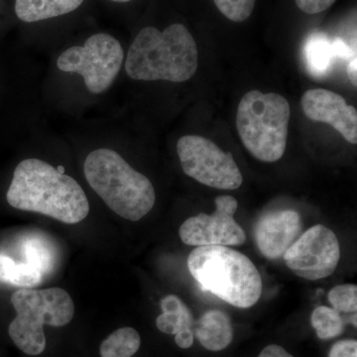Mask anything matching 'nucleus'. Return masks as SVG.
<instances>
[{"instance_id": "a878e982", "label": "nucleus", "mask_w": 357, "mask_h": 357, "mask_svg": "<svg viewBox=\"0 0 357 357\" xmlns=\"http://www.w3.org/2000/svg\"><path fill=\"white\" fill-rule=\"evenodd\" d=\"M194 330L184 331L175 335V342L181 349H190L194 344Z\"/></svg>"}, {"instance_id": "1a4fd4ad", "label": "nucleus", "mask_w": 357, "mask_h": 357, "mask_svg": "<svg viewBox=\"0 0 357 357\" xmlns=\"http://www.w3.org/2000/svg\"><path fill=\"white\" fill-rule=\"evenodd\" d=\"M294 273L310 281L331 276L340 259V243L335 232L317 225L301 234L283 255Z\"/></svg>"}, {"instance_id": "aec40b11", "label": "nucleus", "mask_w": 357, "mask_h": 357, "mask_svg": "<svg viewBox=\"0 0 357 357\" xmlns=\"http://www.w3.org/2000/svg\"><path fill=\"white\" fill-rule=\"evenodd\" d=\"M25 262L37 268L42 274L48 273L54 264L53 250L47 241L40 237H29L22 245Z\"/></svg>"}, {"instance_id": "f03ea898", "label": "nucleus", "mask_w": 357, "mask_h": 357, "mask_svg": "<svg viewBox=\"0 0 357 357\" xmlns=\"http://www.w3.org/2000/svg\"><path fill=\"white\" fill-rule=\"evenodd\" d=\"M199 52L187 27L175 23L160 31L143 28L129 48L126 70L136 81L183 83L196 74Z\"/></svg>"}, {"instance_id": "9b49d317", "label": "nucleus", "mask_w": 357, "mask_h": 357, "mask_svg": "<svg viewBox=\"0 0 357 357\" xmlns=\"http://www.w3.org/2000/svg\"><path fill=\"white\" fill-rule=\"evenodd\" d=\"M304 114L314 121L330 124L345 140L357 143V112L338 93L325 89L307 91L301 100Z\"/></svg>"}, {"instance_id": "7ed1b4c3", "label": "nucleus", "mask_w": 357, "mask_h": 357, "mask_svg": "<svg viewBox=\"0 0 357 357\" xmlns=\"http://www.w3.org/2000/svg\"><path fill=\"white\" fill-rule=\"evenodd\" d=\"M188 268L204 291L232 306L246 309L261 297V275L255 263L227 246H198L188 258Z\"/></svg>"}, {"instance_id": "39448f33", "label": "nucleus", "mask_w": 357, "mask_h": 357, "mask_svg": "<svg viewBox=\"0 0 357 357\" xmlns=\"http://www.w3.org/2000/svg\"><path fill=\"white\" fill-rule=\"evenodd\" d=\"M290 116V105L284 96L249 91L237 109L239 137L256 159L273 163L285 153Z\"/></svg>"}, {"instance_id": "f8f14e48", "label": "nucleus", "mask_w": 357, "mask_h": 357, "mask_svg": "<svg viewBox=\"0 0 357 357\" xmlns=\"http://www.w3.org/2000/svg\"><path fill=\"white\" fill-rule=\"evenodd\" d=\"M302 229V220L297 211H272L260 218L256 225V244L265 257L278 259L299 238Z\"/></svg>"}, {"instance_id": "6e6552de", "label": "nucleus", "mask_w": 357, "mask_h": 357, "mask_svg": "<svg viewBox=\"0 0 357 357\" xmlns=\"http://www.w3.org/2000/svg\"><path fill=\"white\" fill-rule=\"evenodd\" d=\"M177 152L185 175L201 184L220 190H236L243 174L229 152L199 135H185L177 143Z\"/></svg>"}, {"instance_id": "ddd939ff", "label": "nucleus", "mask_w": 357, "mask_h": 357, "mask_svg": "<svg viewBox=\"0 0 357 357\" xmlns=\"http://www.w3.org/2000/svg\"><path fill=\"white\" fill-rule=\"evenodd\" d=\"M194 335L208 351H222L229 347L234 338L231 319L227 312L210 310L195 323Z\"/></svg>"}, {"instance_id": "dca6fc26", "label": "nucleus", "mask_w": 357, "mask_h": 357, "mask_svg": "<svg viewBox=\"0 0 357 357\" xmlns=\"http://www.w3.org/2000/svg\"><path fill=\"white\" fill-rule=\"evenodd\" d=\"M305 61L307 69L314 77H323L328 74L333 63L337 60L333 40H330L325 34H312L304 49Z\"/></svg>"}, {"instance_id": "2eb2a0df", "label": "nucleus", "mask_w": 357, "mask_h": 357, "mask_svg": "<svg viewBox=\"0 0 357 357\" xmlns=\"http://www.w3.org/2000/svg\"><path fill=\"white\" fill-rule=\"evenodd\" d=\"M162 314L156 319L160 332L177 335L184 331L194 330L195 321L191 311L177 296L169 295L161 301Z\"/></svg>"}, {"instance_id": "6ab92c4d", "label": "nucleus", "mask_w": 357, "mask_h": 357, "mask_svg": "<svg viewBox=\"0 0 357 357\" xmlns=\"http://www.w3.org/2000/svg\"><path fill=\"white\" fill-rule=\"evenodd\" d=\"M311 323L321 340L340 337L344 331V318L333 307H317L312 312Z\"/></svg>"}, {"instance_id": "f257e3e1", "label": "nucleus", "mask_w": 357, "mask_h": 357, "mask_svg": "<svg viewBox=\"0 0 357 357\" xmlns=\"http://www.w3.org/2000/svg\"><path fill=\"white\" fill-rule=\"evenodd\" d=\"M6 198L14 208L42 213L68 225L81 222L89 211L88 198L79 183L39 159L18 164Z\"/></svg>"}, {"instance_id": "bb28decb", "label": "nucleus", "mask_w": 357, "mask_h": 357, "mask_svg": "<svg viewBox=\"0 0 357 357\" xmlns=\"http://www.w3.org/2000/svg\"><path fill=\"white\" fill-rule=\"evenodd\" d=\"M356 66V58L352 59L349 66H347V75H349V79H351L352 84L356 86H357Z\"/></svg>"}, {"instance_id": "20e7f679", "label": "nucleus", "mask_w": 357, "mask_h": 357, "mask_svg": "<svg viewBox=\"0 0 357 357\" xmlns=\"http://www.w3.org/2000/svg\"><path fill=\"white\" fill-rule=\"evenodd\" d=\"M84 172L93 191L119 217L137 222L153 208L156 194L149 178L114 150L102 148L89 153Z\"/></svg>"}, {"instance_id": "a211bd4d", "label": "nucleus", "mask_w": 357, "mask_h": 357, "mask_svg": "<svg viewBox=\"0 0 357 357\" xmlns=\"http://www.w3.org/2000/svg\"><path fill=\"white\" fill-rule=\"evenodd\" d=\"M139 333L132 328H121L103 340L100 354L102 357H132L139 351Z\"/></svg>"}, {"instance_id": "423d86ee", "label": "nucleus", "mask_w": 357, "mask_h": 357, "mask_svg": "<svg viewBox=\"0 0 357 357\" xmlns=\"http://www.w3.org/2000/svg\"><path fill=\"white\" fill-rule=\"evenodd\" d=\"M11 303L17 316L9 326V335L28 356H39L46 349L45 325L61 328L74 318V302L61 288L20 289L13 294Z\"/></svg>"}, {"instance_id": "9d476101", "label": "nucleus", "mask_w": 357, "mask_h": 357, "mask_svg": "<svg viewBox=\"0 0 357 357\" xmlns=\"http://www.w3.org/2000/svg\"><path fill=\"white\" fill-rule=\"evenodd\" d=\"M213 215L199 213L188 218L178 229L183 243L191 246H234L245 243L246 234L234 220L237 201L232 196L215 199Z\"/></svg>"}, {"instance_id": "393cba45", "label": "nucleus", "mask_w": 357, "mask_h": 357, "mask_svg": "<svg viewBox=\"0 0 357 357\" xmlns=\"http://www.w3.org/2000/svg\"><path fill=\"white\" fill-rule=\"evenodd\" d=\"M258 357H294L285 349L277 344H270L260 352Z\"/></svg>"}, {"instance_id": "4468645a", "label": "nucleus", "mask_w": 357, "mask_h": 357, "mask_svg": "<svg viewBox=\"0 0 357 357\" xmlns=\"http://www.w3.org/2000/svg\"><path fill=\"white\" fill-rule=\"evenodd\" d=\"M84 0H16L15 13L24 22H38L73 13Z\"/></svg>"}, {"instance_id": "0eeeda50", "label": "nucleus", "mask_w": 357, "mask_h": 357, "mask_svg": "<svg viewBox=\"0 0 357 357\" xmlns=\"http://www.w3.org/2000/svg\"><path fill=\"white\" fill-rule=\"evenodd\" d=\"M124 53L119 40L105 33H98L86 40L84 46L66 50L58 59L63 72L77 73L84 77L86 89L102 93L114 84L123 63Z\"/></svg>"}, {"instance_id": "b1692460", "label": "nucleus", "mask_w": 357, "mask_h": 357, "mask_svg": "<svg viewBox=\"0 0 357 357\" xmlns=\"http://www.w3.org/2000/svg\"><path fill=\"white\" fill-rule=\"evenodd\" d=\"M328 357H357V342L354 340H340L331 349Z\"/></svg>"}, {"instance_id": "f3484780", "label": "nucleus", "mask_w": 357, "mask_h": 357, "mask_svg": "<svg viewBox=\"0 0 357 357\" xmlns=\"http://www.w3.org/2000/svg\"><path fill=\"white\" fill-rule=\"evenodd\" d=\"M43 274L27 262H16L13 258L0 255V282L16 287L31 289L41 283Z\"/></svg>"}, {"instance_id": "cd10ccee", "label": "nucleus", "mask_w": 357, "mask_h": 357, "mask_svg": "<svg viewBox=\"0 0 357 357\" xmlns=\"http://www.w3.org/2000/svg\"><path fill=\"white\" fill-rule=\"evenodd\" d=\"M57 169V171L59 173H61V174H65V167L64 166H58V168H56Z\"/></svg>"}, {"instance_id": "c85d7f7f", "label": "nucleus", "mask_w": 357, "mask_h": 357, "mask_svg": "<svg viewBox=\"0 0 357 357\" xmlns=\"http://www.w3.org/2000/svg\"><path fill=\"white\" fill-rule=\"evenodd\" d=\"M112 1H114V2H121V3H123V2H128V1H131V0H112Z\"/></svg>"}, {"instance_id": "412c9836", "label": "nucleus", "mask_w": 357, "mask_h": 357, "mask_svg": "<svg viewBox=\"0 0 357 357\" xmlns=\"http://www.w3.org/2000/svg\"><path fill=\"white\" fill-rule=\"evenodd\" d=\"M328 299L335 311L345 314H356L357 286L354 284L335 286L328 293Z\"/></svg>"}, {"instance_id": "4be33fe9", "label": "nucleus", "mask_w": 357, "mask_h": 357, "mask_svg": "<svg viewBox=\"0 0 357 357\" xmlns=\"http://www.w3.org/2000/svg\"><path fill=\"white\" fill-rule=\"evenodd\" d=\"M218 10L234 22H243L255 9L256 0H213Z\"/></svg>"}, {"instance_id": "5701e85b", "label": "nucleus", "mask_w": 357, "mask_h": 357, "mask_svg": "<svg viewBox=\"0 0 357 357\" xmlns=\"http://www.w3.org/2000/svg\"><path fill=\"white\" fill-rule=\"evenodd\" d=\"M295 1L303 13L318 14L326 10L337 0H295Z\"/></svg>"}]
</instances>
